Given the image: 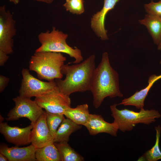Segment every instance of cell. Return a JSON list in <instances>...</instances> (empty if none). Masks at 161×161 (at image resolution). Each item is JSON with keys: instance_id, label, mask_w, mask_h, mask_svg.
<instances>
[{"instance_id": "obj_21", "label": "cell", "mask_w": 161, "mask_h": 161, "mask_svg": "<svg viewBox=\"0 0 161 161\" xmlns=\"http://www.w3.org/2000/svg\"><path fill=\"white\" fill-rule=\"evenodd\" d=\"M156 140L154 146L150 150L146 151L138 159V161H157L161 159V151L159 147L160 138L161 131L160 125L155 127Z\"/></svg>"}, {"instance_id": "obj_28", "label": "cell", "mask_w": 161, "mask_h": 161, "mask_svg": "<svg viewBox=\"0 0 161 161\" xmlns=\"http://www.w3.org/2000/svg\"><path fill=\"white\" fill-rule=\"evenodd\" d=\"M0 161H8V160L5 156L2 154L0 153Z\"/></svg>"}, {"instance_id": "obj_6", "label": "cell", "mask_w": 161, "mask_h": 161, "mask_svg": "<svg viewBox=\"0 0 161 161\" xmlns=\"http://www.w3.org/2000/svg\"><path fill=\"white\" fill-rule=\"evenodd\" d=\"M30 98L19 95L13 98L15 106L8 112L6 120H15L26 117L33 125L44 111Z\"/></svg>"}, {"instance_id": "obj_22", "label": "cell", "mask_w": 161, "mask_h": 161, "mask_svg": "<svg viewBox=\"0 0 161 161\" xmlns=\"http://www.w3.org/2000/svg\"><path fill=\"white\" fill-rule=\"evenodd\" d=\"M46 122L54 140L59 126L65 118L64 114L51 113L45 111Z\"/></svg>"}, {"instance_id": "obj_9", "label": "cell", "mask_w": 161, "mask_h": 161, "mask_svg": "<svg viewBox=\"0 0 161 161\" xmlns=\"http://www.w3.org/2000/svg\"><path fill=\"white\" fill-rule=\"evenodd\" d=\"M22 79L19 90V96L31 98L46 93L56 86L55 81H42L31 75L29 70L23 69L21 71Z\"/></svg>"}, {"instance_id": "obj_24", "label": "cell", "mask_w": 161, "mask_h": 161, "mask_svg": "<svg viewBox=\"0 0 161 161\" xmlns=\"http://www.w3.org/2000/svg\"><path fill=\"white\" fill-rule=\"evenodd\" d=\"M144 8L148 14L161 18V0L154 2L151 1L144 5Z\"/></svg>"}, {"instance_id": "obj_2", "label": "cell", "mask_w": 161, "mask_h": 161, "mask_svg": "<svg viewBox=\"0 0 161 161\" xmlns=\"http://www.w3.org/2000/svg\"><path fill=\"white\" fill-rule=\"evenodd\" d=\"M96 68L95 56L92 55L81 63L62 67L65 79H56V86L64 94L69 96L72 93L90 91L92 78Z\"/></svg>"}, {"instance_id": "obj_26", "label": "cell", "mask_w": 161, "mask_h": 161, "mask_svg": "<svg viewBox=\"0 0 161 161\" xmlns=\"http://www.w3.org/2000/svg\"><path fill=\"white\" fill-rule=\"evenodd\" d=\"M7 54L0 51V66H3L7 61L9 58Z\"/></svg>"}, {"instance_id": "obj_19", "label": "cell", "mask_w": 161, "mask_h": 161, "mask_svg": "<svg viewBox=\"0 0 161 161\" xmlns=\"http://www.w3.org/2000/svg\"><path fill=\"white\" fill-rule=\"evenodd\" d=\"M35 156L37 161H61L59 152L54 143L36 148Z\"/></svg>"}, {"instance_id": "obj_17", "label": "cell", "mask_w": 161, "mask_h": 161, "mask_svg": "<svg viewBox=\"0 0 161 161\" xmlns=\"http://www.w3.org/2000/svg\"><path fill=\"white\" fill-rule=\"evenodd\" d=\"M63 114L76 124L83 126L89 120L90 114L87 104L78 105L75 108L70 107Z\"/></svg>"}, {"instance_id": "obj_31", "label": "cell", "mask_w": 161, "mask_h": 161, "mask_svg": "<svg viewBox=\"0 0 161 161\" xmlns=\"http://www.w3.org/2000/svg\"><path fill=\"white\" fill-rule=\"evenodd\" d=\"M4 118L3 117L0 115V122H3V120H4Z\"/></svg>"}, {"instance_id": "obj_29", "label": "cell", "mask_w": 161, "mask_h": 161, "mask_svg": "<svg viewBox=\"0 0 161 161\" xmlns=\"http://www.w3.org/2000/svg\"><path fill=\"white\" fill-rule=\"evenodd\" d=\"M9 1L15 4H18L19 1V0H9Z\"/></svg>"}, {"instance_id": "obj_27", "label": "cell", "mask_w": 161, "mask_h": 161, "mask_svg": "<svg viewBox=\"0 0 161 161\" xmlns=\"http://www.w3.org/2000/svg\"><path fill=\"white\" fill-rule=\"evenodd\" d=\"M38 1L42 2L47 4H50L52 3L54 0H32Z\"/></svg>"}, {"instance_id": "obj_14", "label": "cell", "mask_w": 161, "mask_h": 161, "mask_svg": "<svg viewBox=\"0 0 161 161\" xmlns=\"http://www.w3.org/2000/svg\"><path fill=\"white\" fill-rule=\"evenodd\" d=\"M36 149L32 144L23 147H9L3 145H0V153L5 156L9 161H35Z\"/></svg>"}, {"instance_id": "obj_15", "label": "cell", "mask_w": 161, "mask_h": 161, "mask_svg": "<svg viewBox=\"0 0 161 161\" xmlns=\"http://www.w3.org/2000/svg\"><path fill=\"white\" fill-rule=\"evenodd\" d=\"M161 78V75L157 76L155 75L150 76L148 79V85L145 88L137 91L130 97L125 98L118 105L132 106L137 109L143 108L145 98L152 86L155 82Z\"/></svg>"}, {"instance_id": "obj_16", "label": "cell", "mask_w": 161, "mask_h": 161, "mask_svg": "<svg viewBox=\"0 0 161 161\" xmlns=\"http://www.w3.org/2000/svg\"><path fill=\"white\" fill-rule=\"evenodd\" d=\"M139 22L146 27L154 43L158 46L161 41V18L147 14Z\"/></svg>"}, {"instance_id": "obj_12", "label": "cell", "mask_w": 161, "mask_h": 161, "mask_svg": "<svg viewBox=\"0 0 161 161\" xmlns=\"http://www.w3.org/2000/svg\"><path fill=\"white\" fill-rule=\"evenodd\" d=\"M119 0H104L101 10L94 14L91 19V27L95 34L101 39L105 41L108 39L107 31L105 28L106 16L110 10L114 8Z\"/></svg>"}, {"instance_id": "obj_7", "label": "cell", "mask_w": 161, "mask_h": 161, "mask_svg": "<svg viewBox=\"0 0 161 161\" xmlns=\"http://www.w3.org/2000/svg\"><path fill=\"white\" fill-rule=\"evenodd\" d=\"M42 108L51 113L63 114L71 107L69 96L62 93L56 86L49 92L35 97L34 100Z\"/></svg>"}, {"instance_id": "obj_4", "label": "cell", "mask_w": 161, "mask_h": 161, "mask_svg": "<svg viewBox=\"0 0 161 161\" xmlns=\"http://www.w3.org/2000/svg\"><path fill=\"white\" fill-rule=\"evenodd\" d=\"M68 36L67 34L57 29L54 27H52L51 31L48 30L41 32L38 36L41 45L35 52L63 53L75 59L73 64L80 63L83 60L81 51L78 48H73L67 44L66 40Z\"/></svg>"}, {"instance_id": "obj_3", "label": "cell", "mask_w": 161, "mask_h": 161, "mask_svg": "<svg viewBox=\"0 0 161 161\" xmlns=\"http://www.w3.org/2000/svg\"><path fill=\"white\" fill-rule=\"evenodd\" d=\"M66 59L61 53L35 52L30 61L29 70L35 72L41 79L54 81L62 78L61 69Z\"/></svg>"}, {"instance_id": "obj_20", "label": "cell", "mask_w": 161, "mask_h": 161, "mask_svg": "<svg viewBox=\"0 0 161 161\" xmlns=\"http://www.w3.org/2000/svg\"><path fill=\"white\" fill-rule=\"evenodd\" d=\"M60 154L61 161H83L84 158L76 152L68 142H54Z\"/></svg>"}, {"instance_id": "obj_5", "label": "cell", "mask_w": 161, "mask_h": 161, "mask_svg": "<svg viewBox=\"0 0 161 161\" xmlns=\"http://www.w3.org/2000/svg\"><path fill=\"white\" fill-rule=\"evenodd\" d=\"M117 105L114 104L110 106L111 115L118 129L123 132L132 130L139 123L150 124L156 121V118L161 116L159 112L154 109L145 110L142 108L139 112H136L126 109H119Z\"/></svg>"}, {"instance_id": "obj_23", "label": "cell", "mask_w": 161, "mask_h": 161, "mask_svg": "<svg viewBox=\"0 0 161 161\" xmlns=\"http://www.w3.org/2000/svg\"><path fill=\"white\" fill-rule=\"evenodd\" d=\"M63 6L67 11L73 14L80 15L85 10L83 0H66Z\"/></svg>"}, {"instance_id": "obj_13", "label": "cell", "mask_w": 161, "mask_h": 161, "mask_svg": "<svg viewBox=\"0 0 161 161\" xmlns=\"http://www.w3.org/2000/svg\"><path fill=\"white\" fill-rule=\"evenodd\" d=\"M84 126L86 128L89 134L92 135L104 133L116 137L119 130L117 125L114 122H107L101 115L95 114H90L89 120Z\"/></svg>"}, {"instance_id": "obj_18", "label": "cell", "mask_w": 161, "mask_h": 161, "mask_svg": "<svg viewBox=\"0 0 161 161\" xmlns=\"http://www.w3.org/2000/svg\"><path fill=\"white\" fill-rule=\"evenodd\" d=\"M81 128L80 125L76 124L70 119L64 118L58 129L54 142H68L71 134Z\"/></svg>"}, {"instance_id": "obj_25", "label": "cell", "mask_w": 161, "mask_h": 161, "mask_svg": "<svg viewBox=\"0 0 161 161\" xmlns=\"http://www.w3.org/2000/svg\"><path fill=\"white\" fill-rule=\"evenodd\" d=\"M9 79L3 75L0 76V92L1 93L7 85Z\"/></svg>"}, {"instance_id": "obj_30", "label": "cell", "mask_w": 161, "mask_h": 161, "mask_svg": "<svg viewBox=\"0 0 161 161\" xmlns=\"http://www.w3.org/2000/svg\"><path fill=\"white\" fill-rule=\"evenodd\" d=\"M158 49L159 50H161V41L160 44L158 46Z\"/></svg>"}, {"instance_id": "obj_1", "label": "cell", "mask_w": 161, "mask_h": 161, "mask_svg": "<svg viewBox=\"0 0 161 161\" xmlns=\"http://www.w3.org/2000/svg\"><path fill=\"white\" fill-rule=\"evenodd\" d=\"M90 91L96 109L100 106L107 97L113 98L123 96L120 90L118 74L111 66L106 52L103 53L101 62L94 71Z\"/></svg>"}, {"instance_id": "obj_8", "label": "cell", "mask_w": 161, "mask_h": 161, "mask_svg": "<svg viewBox=\"0 0 161 161\" xmlns=\"http://www.w3.org/2000/svg\"><path fill=\"white\" fill-rule=\"evenodd\" d=\"M16 21L5 5L0 7V51L7 55L13 52V38L16 35Z\"/></svg>"}, {"instance_id": "obj_10", "label": "cell", "mask_w": 161, "mask_h": 161, "mask_svg": "<svg viewBox=\"0 0 161 161\" xmlns=\"http://www.w3.org/2000/svg\"><path fill=\"white\" fill-rule=\"evenodd\" d=\"M33 125H30L24 128L11 126L7 123H0V132L7 141L16 146L26 145L31 143V131Z\"/></svg>"}, {"instance_id": "obj_11", "label": "cell", "mask_w": 161, "mask_h": 161, "mask_svg": "<svg viewBox=\"0 0 161 161\" xmlns=\"http://www.w3.org/2000/svg\"><path fill=\"white\" fill-rule=\"evenodd\" d=\"M54 141L46 122L44 111L33 125L31 133V143L36 148H39L52 143Z\"/></svg>"}]
</instances>
